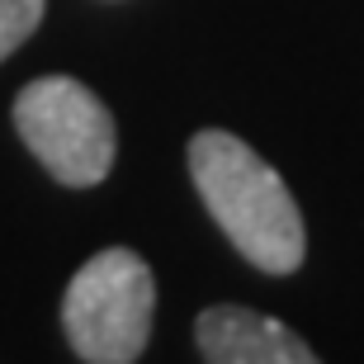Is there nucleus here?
I'll return each mask as SVG.
<instances>
[{"label": "nucleus", "mask_w": 364, "mask_h": 364, "mask_svg": "<svg viewBox=\"0 0 364 364\" xmlns=\"http://www.w3.org/2000/svg\"><path fill=\"white\" fill-rule=\"evenodd\" d=\"M43 5L48 0H0V62L43 24Z\"/></svg>", "instance_id": "nucleus-5"}, {"label": "nucleus", "mask_w": 364, "mask_h": 364, "mask_svg": "<svg viewBox=\"0 0 364 364\" xmlns=\"http://www.w3.org/2000/svg\"><path fill=\"white\" fill-rule=\"evenodd\" d=\"M189 176L223 237L265 274H294L308 232L289 185L251 142L228 128H203L189 142Z\"/></svg>", "instance_id": "nucleus-1"}, {"label": "nucleus", "mask_w": 364, "mask_h": 364, "mask_svg": "<svg viewBox=\"0 0 364 364\" xmlns=\"http://www.w3.org/2000/svg\"><path fill=\"white\" fill-rule=\"evenodd\" d=\"M156 279L128 246H105L71 274L62 294V331L85 364H137L151 341Z\"/></svg>", "instance_id": "nucleus-2"}, {"label": "nucleus", "mask_w": 364, "mask_h": 364, "mask_svg": "<svg viewBox=\"0 0 364 364\" xmlns=\"http://www.w3.org/2000/svg\"><path fill=\"white\" fill-rule=\"evenodd\" d=\"M14 133L33 161L71 189H90L114 171L119 128L114 114L76 76H38L14 95Z\"/></svg>", "instance_id": "nucleus-3"}, {"label": "nucleus", "mask_w": 364, "mask_h": 364, "mask_svg": "<svg viewBox=\"0 0 364 364\" xmlns=\"http://www.w3.org/2000/svg\"><path fill=\"white\" fill-rule=\"evenodd\" d=\"M194 341L208 364H322L298 331L237 303L203 308L194 322Z\"/></svg>", "instance_id": "nucleus-4"}]
</instances>
